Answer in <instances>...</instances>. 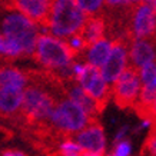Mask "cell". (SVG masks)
Here are the masks:
<instances>
[{"mask_svg": "<svg viewBox=\"0 0 156 156\" xmlns=\"http://www.w3.org/2000/svg\"><path fill=\"white\" fill-rule=\"evenodd\" d=\"M39 34L37 24L0 0V36L19 49L22 57H32Z\"/></svg>", "mask_w": 156, "mask_h": 156, "instance_id": "obj_1", "label": "cell"}, {"mask_svg": "<svg viewBox=\"0 0 156 156\" xmlns=\"http://www.w3.org/2000/svg\"><path fill=\"white\" fill-rule=\"evenodd\" d=\"M86 17L87 16L77 7L75 0H53L48 19L49 34L66 40L79 33Z\"/></svg>", "mask_w": 156, "mask_h": 156, "instance_id": "obj_2", "label": "cell"}, {"mask_svg": "<svg viewBox=\"0 0 156 156\" xmlns=\"http://www.w3.org/2000/svg\"><path fill=\"white\" fill-rule=\"evenodd\" d=\"M89 118L75 102H72L67 96L57 102L49 122L50 132L57 140L63 142V139L75 136L83 128L89 125Z\"/></svg>", "mask_w": 156, "mask_h": 156, "instance_id": "obj_3", "label": "cell"}, {"mask_svg": "<svg viewBox=\"0 0 156 156\" xmlns=\"http://www.w3.org/2000/svg\"><path fill=\"white\" fill-rule=\"evenodd\" d=\"M32 57L48 70H56L75 62V53L66 43L48 33L39 34Z\"/></svg>", "mask_w": 156, "mask_h": 156, "instance_id": "obj_4", "label": "cell"}, {"mask_svg": "<svg viewBox=\"0 0 156 156\" xmlns=\"http://www.w3.org/2000/svg\"><path fill=\"white\" fill-rule=\"evenodd\" d=\"M140 86L142 85L139 70L133 69L132 66H126L118 79L113 82V85L110 86L115 103L123 110L133 109L140 92Z\"/></svg>", "mask_w": 156, "mask_h": 156, "instance_id": "obj_5", "label": "cell"}, {"mask_svg": "<svg viewBox=\"0 0 156 156\" xmlns=\"http://www.w3.org/2000/svg\"><path fill=\"white\" fill-rule=\"evenodd\" d=\"M133 42L130 37H122L112 42V48L109 52L105 63L100 67V73L108 86H112L119 75L128 66V53L129 46Z\"/></svg>", "mask_w": 156, "mask_h": 156, "instance_id": "obj_6", "label": "cell"}, {"mask_svg": "<svg viewBox=\"0 0 156 156\" xmlns=\"http://www.w3.org/2000/svg\"><path fill=\"white\" fill-rule=\"evenodd\" d=\"M76 80L80 85L82 89L99 105L100 109L105 110L110 96H112V92H110V86H108L106 82L103 80L99 67H95L86 63L83 66L80 76Z\"/></svg>", "mask_w": 156, "mask_h": 156, "instance_id": "obj_7", "label": "cell"}, {"mask_svg": "<svg viewBox=\"0 0 156 156\" xmlns=\"http://www.w3.org/2000/svg\"><path fill=\"white\" fill-rule=\"evenodd\" d=\"M2 2L23 13L27 19L37 24L39 29H43V34H46L44 30H48L49 12L53 0H2Z\"/></svg>", "mask_w": 156, "mask_h": 156, "instance_id": "obj_8", "label": "cell"}, {"mask_svg": "<svg viewBox=\"0 0 156 156\" xmlns=\"http://www.w3.org/2000/svg\"><path fill=\"white\" fill-rule=\"evenodd\" d=\"M130 32L133 39L155 37V6L137 3L133 12Z\"/></svg>", "mask_w": 156, "mask_h": 156, "instance_id": "obj_9", "label": "cell"}, {"mask_svg": "<svg viewBox=\"0 0 156 156\" xmlns=\"http://www.w3.org/2000/svg\"><path fill=\"white\" fill-rule=\"evenodd\" d=\"M65 93L72 102H75L79 108L86 113V116L89 118V122H99V116L102 115V109L95 100L92 99L85 90L80 87V85L77 83V80L72 79V80H66L62 83Z\"/></svg>", "mask_w": 156, "mask_h": 156, "instance_id": "obj_10", "label": "cell"}, {"mask_svg": "<svg viewBox=\"0 0 156 156\" xmlns=\"http://www.w3.org/2000/svg\"><path fill=\"white\" fill-rule=\"evenodd\" d=\"M75 143L83 149V151L92 152V153H105L106 147V139H105L103 128L99 122H92L80 132L75 135Z\"/></svg>", "mask_w": 156, "mask_h": 156, "instance_id": "obj_11", "label": "cell"}, {"mask_svg": "<svg viewBox=\"0 0 156 156\" xmlns=\"http://www.w3.org/2000/svg\"><path fill=\"white\" fill-rule=\"evenodd\" d=\"M128 57L133 69L140 70L145 65L155 62V37L135 39L129 46Z\"/></svg>", "mask_w": 156, "mask_h": 156, "instance_id": "obj_12", "label": "cell"}, {"mask_svg": "<svg viewBox=\"0 0 156 156\" xmlns=\"http://www.w3.org/2000/svg\"><path fill=\"white\" fill-rule=\"evenodd\" d=\"M23 102V89L0 87V118L13 120L20 112Z\"/></svg>", "mask_w": 156, "mask_h": 156, "instance_id": "obj_13", "label": "cell"}, {"mask_svg": "<svg viewBox=\"0 0 156 156\" xmlns=\"http://www.w3.org/2000/svg\"><path fill=\"white\" fill-rule=\"evenodd\" d=\"M155 86H140L133 109L140 119L155 122Z\"/></svg>", "mask_w": 156, "mask_h": 156, "instance_id": "obj_14", "label": "cell"}, {"mask_svg": "<svg viewBox=\"0 0 156 156\" xmlns=\"http://www.w3.org/2000/svg\"><path fill=\"white\" fill-rule=\"evenodd\" d=\"M77 34L85 42L87 49L93 43L98 42V40L103 39L105 37V22H103L102 14H99V16H87Z\"/></svg>", "mask_w": 156, "mask_h": 156, "instance_id": "obj_15", "label": "cell"}, {"mask_svg": "<svg viewBox=\"0 0 156 156\" xmlns=\"http://www.w3.org/2000/svg\"><path fill=\"white\" fill-rule=\"evenodd\" d=\"M29 83L27 70H20L13 66H0V87L24 89Z\"/></svg>", "mask_w": 156, "mask_h": 156, "instance_id": "obj_16", "label": "cell"}, {"mask_svg": "<svg viewBox=\"0 0 156 156\" xmlns=\"http://www.w3.org/2000/svg\"><path fill=\"white\" fill-rule=\"evenodd\" d=\"M110 48H112V42L110 40L105 37L98 40L83 53V55H86V63L100 69L102 65L105 63V60H106L109 52H110Z\"/></svg>", "mask_w": 156, "mask_h": 156, "instance_id": "obj_17", "label": "cell"}, {"mask_svg": "<svg viewBox=\"0 0 156 156\" xmlns=\"http://www.w3.org/2000/svg\"><path fill=\"white\" fill-rule=\"evenodd\" d=\"M77 7L86 16H99L103 12V0H75Z\"/></svg>", "mask_w": 156, "mask_h": 156, "instance_id": "obj_18", "label": "cell"}, {"mask_svg": "<svg viewBox=\"0 0 156 156\" xmlns=\"http://www.w3.org/2000/svg\"><path fill=\"white\" fill-rule=\"evenodd\" d=\"M155 75L156 66L155 62H151L139 70V77H140V85L142 86H155Z\"/></svg>", "mask_w": 156, "mask_h": 156, "instance_id": "obj_19", "label": "cell"}, {"mask_svg": "<svg viewBox=\"0 0 156 156\" xmlns=\"http://www.w3.org/2000/svg\"><path fill=\"white\" fill-rule=\"evenodd\" d=\"M140 156H155V123H152L151 132L140 151Z\"/></svg>", "mask_w": 156, "mask_h": 156, "instance_id": "obj_20", "label": "cell"}, {"mask_svg": "<svg viewBox=\"0 0 156 156\" xmlns=\"http://www.w3.org/2000/svg\"><path fill=\"white\" fill-rule=\"evenodd\" d=\"M130 143L128 140H123V142H119L116 143V146H115L113 152H112V155L110 156H129L130 155Z\"/></svg>", "mask_w": 156, "mask_h": 156, "instance_id": "obj_21", "label": "cell"}, {"mask_svg": "<svg viewBox=\"0 0 156 156\" xmlns=\"http://www.w3.org/2000/svg\"><path fill=\"white\" fill-rule=\"evenodd\" d=\"M140 2L142 0H103V5L108 9H113V7H120V6L126 5H136Z\"/></svg>", "mask_w": 156, "mask_h": 156, "instance_id": "obj_22", "label": "cell"}, {"mask_svg": "<svg viewBox=\"0 0 156 156\" xmlns=\"http://www.w3.org/2000/svg\"><path fill=\"white\" fill-rule=\"evenodd\" d=\"M2 156H26L23 152L16 151V149H6L2 152Z\"/></svg>", "mask_w": 156, "mask_h": 156, "instance_id": "obj_23", "label": "cell"}, {"mask_svg": "<svg viewBox=\"0 0 156 156\" xmlns=\"http://www.w3.org/2000/svg\"><path fill=\"white\" fill-rule=\"evenodd\" d=\"M0 57H2V59H7V57H6L5 40H3V37H2V36H0Z\"/></svg>", "mask_w": 156, "mask_h": 156, "instance_id": "obj_24", "label": "cell"}, {"mask_svg": "<svg viewBox=\"0 0 156 156\" xmlns=\"http://www.w3.org/2000/svg\"><path fill=\"white\" fill-rule=\"evenodd\" d=\"M80 156H106V153H92V152L83 151L80 153Z\"/></svg>", "mask_w": 156, "mask_h": 156, "instance_id": "obj_25", "label": "cell"}, {"mask_svg": "<svg viewBox=\"0 0 156 156\" xmlns=\"http://www.w3.org/2000/svg\"><path fill=\"white\" fill-rule=\"evenodd\" d=\"M126 130H128V128H126V126H125V128H122V129H120V130H119L118 136H116V142H118L119 139H120V137H122L123 135H125V132H126Z\"/></svg>", "mask_w": 156, "mask_h": 156, "instance_id": "obj_26", "label": "cell"}, {"mask_svg": "<svg viewBox=\"0 0 156 156\" xmlns=\"http://www.w3.org/2000/svg\"><path fill=\"white\" fill-rule=\"evenodd\" d=\"M142 3H147V5H153V6H155V0H142Z\"/></svg>", "mask_w": 156, "mask_h": 156, "instance_id": "obj_27", "label": "cell"}, {"mask_svg": "<svg viewBox=\"0 0 156 156\" xmlns=\"http://www.w3.org/2000/svg\"><path fill=\"white\" fill-rule=\"evenodd\" d=\"M49 156H62V155H60V152H56V153H50Z\"/></svg>", "mask_w": 156, "mask_h": 156, "instance_id": "obj_28", "label": "cell"}]
</instances>
